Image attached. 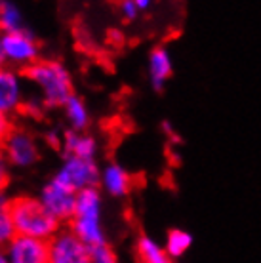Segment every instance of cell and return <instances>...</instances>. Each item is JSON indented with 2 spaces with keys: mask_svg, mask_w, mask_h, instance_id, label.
I'll use <instances>...</instances> for the list:
<instances>
[{
  "mask_svg": "<svg viewBox=\"0 0 261 263\" xmlns=\"http://www.w3.org/2000/svg\"><path fill=\"white\" fill-rule=\"evenodd\" d=\"M25 82L33 84L36 98L44 109H63L67 101L74 96V84L69 69L58 60H42L27 67L21 72Z\"/></svg>",
  "mask_w": 261,
  "mask_h": 263,
  "instance_id": "cell-1",
  "label": "cell"
},
{
  "mask_svg": "<svg viewBox=\"0 0 261 263\" xmlns=\"http://www.w3.org/2000/svg\"><path fill=\"white\" fill-rule=\"evenodd\" d=\"M10 214L20 237H31L39 240H50L63 225L44 208L39 197L17 195L12 198Z\"/></svg>",
  "mask_w": 261,
  "mask_h": 263,
  "instance_id": "cell-2",
  "label": "cell"
},
{
  "mask_svg": "<svg viewBox=\"0 0 261 263\" xmlns=\"http://www.w3.org/2000/svg\"><path fill=\"white\" fill-rule=\"evenodd\" d=\"M101 214H103V195L99 191V187L80 191L77 195L74 216L67 227L91 248L103 246L107 244V238L101 223Z\"/></svg>",
  "mask_w": 261,
  "mask_h": 263,
  "instance_id": "cell-3",
  "label": "cell"
},
{
  "mask_svg": "<svg viewBox=\"0 0 261 263\" xmlns=\"http://www.w3.org/2000/svg\"><path fill=\"white\" fill-rule=\"evenodd\" d=\"M2 60L4 67L25 71L27 67L40 60V44L29 29H23L20 33L2 34Z\"/></svg>",
  "mask_w": 261,
  "mask_h": 263,
  "instance_id": "cell-4",
  "label": "cell"
},
{
  "mask_svg": "<svg viewBox=\"0 0 261 263\" xmlns=\"http://www.w3.org/2000/svg\"><path fill=\"white\" fill-rule=\"evenodd\" d=\"M99 178H101V168L98 160L63 157V164L59 166L52 179L71 191L80 193L91 187H99Z\"/></svg>",
  "mask_w": 261,
  "mask_h": 263,
  "instance_id": "cell-5",
  "label": "cell"
},
{
  "mask_svg": "<svg viewBox=\"0 0 261 263\" xmlns=\"http://www.w3.org/2000/svg\"><path fill=\"white\" fill-rule=\"evenodd\" d=\"M0 149L4 153V158L10 168L25 170L40 160L39 139L34 138L33 132L21 128V126H13Z\"/></svg>",
  "mask_w": 261,
  "mask_h": 263,
  "instance_id": "cell-6",
  "label": "cell"
},
{
  "mask_svg": "<svg viewBox=\"0 0 261 263\" xmlns=\"http://www.w3.org/2000/svg\"><path fill=\"white\" fill-rule=\"evenodd\" d=\"M50 263H91L94 248L80 240L69 227L61 229L48 240Z\"/></svg>",
  "mask_w": 261,
  "mask_h": 263,
  "instance_id": "cell-7",
  "label": "cell"
},
{
  "mask_svg": "<svg viewBox=\"0 0 261 263\" xmlns=\"http://www.w3.org/2000/svg\"><path fill=\"white\" fill-rule=\"evenodd\" d=\"M77 195L79 193L67 189L63 185H59L55 179H50L48 183L40 189V202L44 204V208L52 214L59 223L67 227L71 223L72 216H74V208H77Z\"/></svg>",
  "mask_w": 261,
  "mask_h": 263,
  "instance_id": "cell-8",
  "label": "cell"
},
{
  "mask_svg": "<svg viewBox=\"0 0 261 263\" xmlns=\"http://www.w3.org/2000/svg\"><path fill=\"white\" fill-rule=\"evenodd\" d=\"M25 79L21 71L4 67L0 71V115L10 117L21 112L25 103V92H23Z\"/></svg>",
  "mask_w": 261,
  "mask_h": 263,
  "instance_id": "cell-9",
  "label": "cell"
},
{
  "mask_svg": "<svg viewBox=\"0 0 261 263\" xmlns=\"http://www.w3.org/2000/svg\"><path fill=\"white\" fill-rule=\"evenodd\" d=\"M10 263H50L48 240L31 237H17L6 246Z\"/></svg>",
  "mask_w": 261,
  "mask_h": 263,
  "instance_id": "cell-10",
  "label": "cell"
},
{
  "mask_svg": "<svg viewBox=\"0 0 261 263\" xmlns=\"http://www.w3.org/2000/svg\"><path fill=\"white\" fill-rule=\"evenodd\" d=\"M134 179L128 174L124 166L117 164V162H109V164L101 168V178H99V191L107 193L113 198H122L132 191Z\"/></svg>",
  "mask_w": 261,
  "mask_h": 263,
  "instance_id": "cell-11",
  "label": "cell"
},
{
  "mask_svg": "<svg viewBox=\"0 0 261 263\" xmlns=\"http://www.w3.org/2000/svg\"><path fill=\"white\" fill-rule=\"evenodd\" d=\"M61 153L63 157H77L96 160L98 155V139L88 132L67 130L61 136Z\"/></svg>",
  "mask_w": 261,
  "mask_h": 263,
  "instance_id": "cell-12",
  "label": "cell"
},
{
  "mask_svg": "<svg viewBox=\"0 0 261 263\" xmlns=\"http://www.w3.org/2000/svg\"><path fill=\"white\" fill-rule=\"evenodd\" d=\"M147 69H149V80L155 90H162L164 84L168 82V79L172 77V71H174V63H172V55L170 52L164 46L153 48L149 53V63H147Z\"/></svg>",
  "mask_w": 261,
  "mask_h": 263,
  "instance_id": "cell-13",
  "label": "cell"
},
{
  "mask_svg": "<svg viewBox=\"0 0 261 263\" xmlns=\"http://www.w3.org/2000/svg\"><path fill=\"white\" fill-rule=\"evenodd\" d=\"M63 112H65V120L69 124V130L72 132H88L91 122L90 111L86 107V101L80 96H72L65 105H63Z\"/></svg>",
  "mask_w": 261,
  "mask_h": 263,
  "instance_id": "cell-14",
  "label": "cell"
},
{
  "mask_svg": "<svg viewBox=\"0 0 261 263\" xmlns=\"http://www.w3.org/2000/svg\"><path fill=\"white\" fill-rule=\"evenodd\" d=\"M136 254L137 259L141 263H172L166 248L160 246L157 240L147 237V235H141V237L137 238Z\"/></svg>",
  "mask_w": 261,
  "mask_h": 263,
  "instance_id": "cell-15",
  "label": "cell"
},
{
  "mask_svg": "<svg viewBox=\"0 0 261 263\" xmlns=\"http://www.w3.org/2000/svg\"><path fill=\"white\" fill-rule=\"evenodd\" d=\"M27 29L25 20H23V13L17 8V4L2 0L0 2V33L10 34V33H20Z\"/></svg>",
  "mask_w": 261,
  "mask_h": 263,
  "instance_id": "cell-16",
  "label": "cell"
},
{
  "mask_svg": "<svg viewBox=\"0 0 261 263\" xmlns=\"http://www.w3.org/2000/svg\"><path fill=\"white\" fill-rule=\"evenodd\" d=\"M191 246H193V235H191L189 231L185 229L168 231V235H166V246L164 248L168 252L170 259L185 256Z\"/></svg>",
  "mask_w": 261,
  "mask_h": 263,
  "instance_id": "cell-17",
  "label": "cell"
},
{
  "mask_svg": "<svg viewBox=\"0 0 261 263\" xmlns=\"http://www.w3.org/2000/svg\"><path fill=\"white\" fill-rule=\"evenodd\" d=\"M15 237H17V233L13 227L10 208H0V246L6 248Z\"/></svg>",
  "mask_w": 261,
  "mask_h": 263,
  "instance_id": "cell-18",
  "label": "cell"
},
{
  "mask_svg": "<svg viewBox=\"0 0 261 263\" xmlns=\"http://www.w3.org/2000/svg\"><path fill=\"white\" fill-rule=\"evenodd\" d=\"M91 263H118V257L109 244H103V246L94 248Z\"/></svg>",
  "mask_w": 261,
  "mask_h": 263,
  "instance_id": "cell-19",
  "label": "cell"
},
{
  "mask_svg": "<svg viewBox=\"0 0 261 263\" xmlns=\"http://www.w3.org/2000/svg\"><path fill=\"white\" fill-rule=\"evenodd\" d=\"M118 12H120V15H122V20L124 21H136L137 17H139V10H137L136 6V0H124V2H120L118 4Z\"/></svg>",
  "mask_w": 261,
  "mask_h": 263,
  "instance_id": "cell-20",
  "label": "cell"
},
{
  "mask_svg": "<svg viewBox=\"0 0 261 263\" xmlns=\"http://www.w3.org/2000/svg\"><path fill=\"white\" fill-rule=\"evenodd\" d=\"M8 183H10V166H8L4 153L0 149V193H6Z\"/></svg>",
  "mask_w": 261,
  "mask_h": 263,
  "instance_id": "cell-21",
  "label": "cell"
},
{
  "mask_svg": "<svg viewBox=\"0 0 261 263\" xmlns=\"http://www.w3.org/2000/svg\"><path fill=\"white\" fill-rule=\"evenodd\" d=\"M13 120L10 119V117H4V115H0V147H2V143H4V139L8 138V134L12 132L13 128Z\"/></svg>",
  "mask_w": 261,
  "mask_h": 263,
  "instance_id": "cell-22",
  "label": "cell"
},
{
  "mask_svg": "<svg viewBox=\"0 0 261 263\" xmlns=\"http://www.w3.org/2000/svg\"><path fill=\"white\" fill-rule=\"evenodd\" d=\"M136 6L139 12H145V10H149L153 6V2L151 0H136Z\"/></svg>",
  "mask_w": 261,
  "mask_h": 263,
  "instance_id": "cell-23",
  "label": "cell"
},
{
  "mask_svg": "<svg viewBox=\"0 0 261 263\" xmlns=\"http://www.w3.org/2000/svg\"><path fill=\"white\" fill-rule=\"evenodd\" d=\"M0 263H10L8 254H6V248H2V246H0Z\"/></svg>",
  "mask_w": 261,
  "mask_h": 263,
  "instance_id": "cell-24",
  "label": "cell"
},
{
  "mask_svg": "<svg viewBox=\"0 0 261 263\" xmlns=\"http://www.w3.org/2000/svg\"><path fill=\"white\" fill-rule=\"evenodd\" d=\"M0 63L4 65V60H2V33H0Z\"/></svg>",
  "mask_w": 261,
  "mask_h": 263,
  "instance_id": "cell-25",
  "label": "cell"
},
{
  "mask_svg": "<svg viewBox=\"0 0 261 263\" xmlns=\"http://www.w3.org/2000/svg\"><path fill=\"white\" fill-rule=\"evenodd\" d=\"M2 69H4V65H2V63H0V71H2Z\"/></svg>",
  "mask_w": 261,
  "mask_h": 263,
  "instance_id": "cell-26",
  "label": "cell"
}]
</instances>
